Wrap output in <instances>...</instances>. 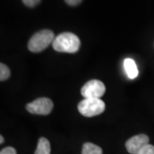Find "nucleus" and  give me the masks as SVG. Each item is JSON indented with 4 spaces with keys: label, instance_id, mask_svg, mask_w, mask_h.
Segmentation results:
<instances>
[{
    "label": "nucleus",
    "instance_id": "f257e3e1",
    "mask_svg": "<svg viewBox=\"0 0 154 154\" xmlns=\"http://www.w3.org/2000/svg\"><path fill=\"white\" fill-rule=\"evenodd\" d=\"M81 46L80 38L75 33H63L57 35L52 43L53 49L59 52L75 53Z\"/></svg>",
    "mask_w": 154,
    "mask_h": 154
},
{
    "label": "nucleus",
    "instance_id": "f03ea898",
    "mask_svg": "<svg viewBox=\"0 0 154 154\" xmlns=\"http://www.w3.org/2000/svg\"><path fill=\"white\" fill-rule=\"evenodd\" d=\"M54 33L49 29L41 30L30 38L28 42V50L32 52H40L46 49L55 39Z\"/></svg>",
    "mask_w": 154,
    "mask_h": 154
},
{
    "label": "nucleus",
    "instance_id": "7ed1b4c3",
    "mask_svg": "<svg viewBox=\"0 0 154 154\" xmlns=\"http://www.w3.org/2000/svg\"><path fill=\"white\" fill-rule=\"evenodd\" d=\"M105 110V103L100 99H84L78 104L79 112L86 117L100 115Z\"/></svg>",
    "mask_w": 154,
    "mask_h": 154
},
{
    "label": "nucleus",
    "instance_id": "20e7f679",
    "mask_svg": "<svg viewBox=\"0 0 154 154\" xmlns=\"http://www.w3.org/2000/svg\"><path fill=\"white\" fill-rule=\"evenodd\" d=\"M81 93L85 99H100L105 93V86L99 80H91L83 86Z\"/></svg>",
    "mask_w": 154,
    "mask_h": 154
},
{
    "label": "nucleus",
    "instance_id": "39448f33",
    "mask_svg": "<svg viewBox=\"0 0 154 154\" xmlns=\"http://www.w3.org/2000/svg\"><path fill=\"white\" fill-rule=\"evenodd\" d=\"M26 109L29 113L35 115L46 116L53 109V102L48 98H38L27 105Z\"/></svg>",
    "mask_w": 154,
    "mask_h": 154
},
{
    "label": "nucleus",
    "instance_id": "423d86ee",
    "mask_svg": "<svg viewBox=\"0 0 154 154\" xmlns=\"http://www.w3.org/2000/svg\"><path fill=\"white\" fill-rule=\"evenodd\" d=\"M149 144V137L146 134H140L133 136L126 142V148L130 154H138L140 150Z\"/></svg>",
    "mask_w": 154,
    "mask_h": 154
},
{
    "label": "nucleus",
    "instance_id": "0eeeda50",
    "mask_svg": "<svg viewBox=\"0 0 154 154\" xmlns=\"http://www.w3.org/2000/svg\"><path fill=\"white\" fill-rule=\"evenodd\" d=\"M124 69L127 75L130 79H134L138 76V68L135 62L131 58H126L124 60Z\"/></svg>",
    "mask_w": 154,
    "mask_h": 154
},
{
    "label": "nucleus",
    "instance_id": "6e6552de",
    "mask_svg": "<svg viewBox=\"0 0 154 154\" xmlns=\"http://www.w3.org/2000/svg\"><path fill=\"white\" fill-rule=\"evenodd\" d=\"M34 154H51V144L46 138L41 137L38 140Z\"/></svg>",
    "mask_w": 154,
    "mask_h": 154
},
{
    "label": "nucleus",
    "instance_id": "1a4fd4ad",
    "mask_svg": "<svg viewBox=\"0 0 154 154\" xmlns=\"http://www.w3.org/2000/svg\"><path fill=\"white\" fill-rule=\"evenodd\" d=\"M82 154H103V151L99 146L93 143H85L82 147Z\"/></svg>",
    "mask_w": 154,
    "mask_h": 154
},
{
    "label": "nucleus",
    "instance_id": "9d476101",
    "mask_svg": "<svg viewBox=\"0 0 154 154\" xmlns=\"http://www.w3.org/2000/svg\"><path fill=\"white\" fill-rule=\"evenodd\" d=\"M11 75V71L10 69L6 66L5 63H0V81L4 82L7 80Z\"/></svg>",
    "mask_w": 154,
    "mask_h": 154
},
{
    "label": "nucleus",
    "instance_id": "9b49d317",
    "mask_svg": "<svg viewBox=\"0 0 154 154\" xmlns=\"http://www.w3.org/2000/svg\"><path fill=\"white\" fill-rule=\"evenodd\" d=\"M138 154H154V146L150 144L146 145Z\"/></svg>",
    "mask_w": 154,
    "mask_h": 154
},
{
    "label": "nucleus",
    "instance_id": "f8f14e48",
    "mask_svg": "<svg viewBox=\"0 0 154 154\" xmlns=\"http://www.w3.org/2000/svg\"><path fill=\"white\" fill-rule=\"evenodd\" d=\"M22 3L28 7L33 8L40 3V0H22Z\"/></svg>",
    "mask_w": 154,
    "mask_h": 154
},
{
    "label": "nucleus",
    "instance_id": "ddd939ff",
    "mask_svg": "<svg viewBox=\"0 0 154 154\" xmlns=\"http://www.w3.org/2000/svg\"><path fill=\"white\" fill-rule=\"evenodd\" d=\"M0 154H17V151L14 147H11V146H8L4 148L1 152Z\"/></svg>",
    "mask_w": 154,
    "mask_h": 154
},
{
    "label": "nucleus",
    "instance_id": "4468645a",
    "mask_svg": "<svg viewBox=\"0 0 154 154\" xmlns=\"http://www.w3.org/2000/svg\"><path fill=\"white\" fill-rule=\"evenodd\" d=\"M82 1V0H65V2H66L67 4L70 6L78 5Z\"/></svg>",
    "mask_w": 154,
    "mask_h": 154
},
{
    "label": "nucleus",
    "instance_id": "2eb2a0df",
    "mask_svg": "<svg viewBox=\"0 0 154 154\" xmlns=\"http://www.w3.org/2000/svg\"><path fill=\"white\" fill-rule=\"evenodd\" d=\"M4 141H5V139H4V137L1 135V136H0V143L3 144L4 143Z\"/></svg>",
    "mask_w": 154,
    "mask_h": 154
}]
</instances>
